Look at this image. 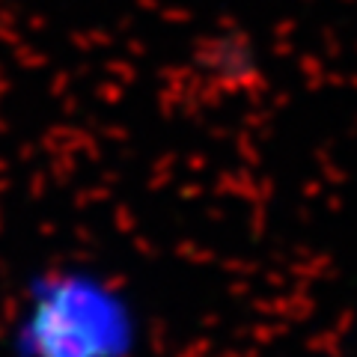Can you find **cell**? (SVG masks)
Instances as JSON below:
<instances>
[{
  "label": "cell",
  "mask_w": 357,
  "mask_h": 357,
  "mask_svg": "<svg viewBox=\"0 0 357 357\" xmlns=\"http://www.w3.org/2000/svg\"><path fill=\"white\" fill-rule=\"evenodd\" d=\"M24 340L36 357H128L137 307L105 268L63 265L33 286Z\"/></svg>",
  "instance_id": "cell-1"
}]
</instances>
